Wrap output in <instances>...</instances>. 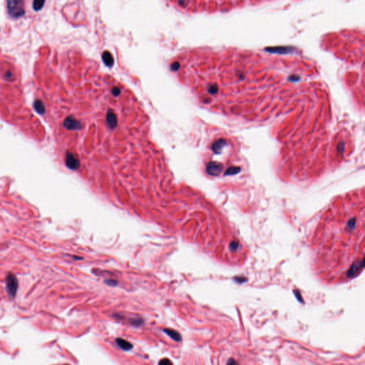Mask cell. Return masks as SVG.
Listing matches in <instances>:
<instances>
[{"mask_svg": "<svg viewBox=\"0 0 365 365\" xmlns=\"http://www.w3.org/2000/svg\"><path fill=\"white\" fill-rule=\"evenodd\" d=\"M17 287L18 282L17 278L13 274H9L7 278V289L8 293L14 296L16 293Z\"/></svg>", "mask_w": 365, "mask_h": 365, "instance_id": "3957f363", "label": "cell"}, {"mask_svg": "<svg viewBox=\"0 0 365 365\" xmlns=\"http://www.w3.org/2000/svg\"><path fill=\"white\" fill-rule=\"evenodd\" d=\"M34 108L36 111L37 112L38 114H44L45 113V108H44L43 103L41 102L40 100H36L34 101Z\"/></svg>", "mask_w": 365, "mask_h": 365, "instance_id": "8992f818", "label": "cell"}, {"mask_svg": "<svg viewBox=\"0 0 365 365\" xmlns=\"http://www.w3.org/2000/svg\"><path fill=\"white\" fill-rule=\"evenodd\" d=\"M65 163L68 168L72 170H75L77 169L80 166V163L79 159L77 158L74 153L68 151L66 154V158H65Z\"/></svg>", "mask_w": 365, "mask_h": 365, "instance_id": "7a4b0ae2", "label": "cell"}, {"mask_svg": "<svg viewBox=\"0 0 365 365\" xmlns=\"http://www.w3.org/2000/svg\"><path fill=\"white\" fill-rule=\"evenodd\" d=\"M7 9L9 15L13 18H19L23 16L25 13L22 1H8Z\"/></svg>", "mask_w": 365, "mask_h": 365, "instance_id": "6da1fadb", "label": "cell"}, {"mask_svg": "<svg viewBox=\"0 0 365 365\" xmlns=\"http://www.w3.org/2000/svg\"><path fill=\"white\" fill-rule=\"evenodd\" d=\"M227 365H238V364H237L236 361L234 360L233 359H229V360H228V364H227Z\"/></svg>", "mask_w": 365, "mask_h": 365, "instance_id": "9c48e42d", "label": "cell"}, {"mask_svg": "<svg viewBox=\"0 0 365 365\" xmlns=\"http://www.w3.org/2000/svg\"><path fill=\"white\" fill-rule=\"evenodd\" d=\"M45 2L40 1V0H36V1L33 2V9L36 10V11H39L41 8H42Z\"/></svg>", "mask_w": 365, "mask_h": 365, "instance_id": "52a82bcc", "label": "cell"}, {"mask_svg": "<svg viewBox=\"0 0 365 365\" xmlns=\"http://www.w3.org/2000/svg\"><path fill=\"white\" fill-rule=\"evenodd\" d=\"M163 332L166 335H168L171 339H173L174 341H177V342H179V341H181V336L176 330L170 329V328H166V329L163 330Z\"/></svg>", "mask_w": 365, "mask_h": 365, "instance_id": "277c9868", "label": "cell"}, {"mask_svg": "<svg viewBox=\"0 0 365 365\" xmlns=\"http://www.w3.org/2000/svg\"><path fill=\"white\" fill-rule=\"evenodd\" d=\"M116 345H118L120 348L124 349L125 351L130 350V349H131L133 347V345L131 342L124 340V339L117 338L116 340Z\"/></svg>", "mask_w": 365, "mask_h": 365, "instance_id": "5b68a950", "label": "cell"}, {"mask_svg": "<svg viewBox=\"0 0 365 365\" xmlns=\"http://www.w3.org/2000/svg\"><path fill=\"white\" fill-rule=\"evenodd\" d=\"M158 365H173V364L169 359L164 358L159 361Z\"/></svg>", "mask_w": 365, "mask_h": 365, "instance_id": "ba28073f", "label": "cell"}]
</instances>
